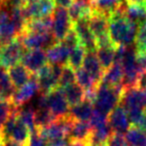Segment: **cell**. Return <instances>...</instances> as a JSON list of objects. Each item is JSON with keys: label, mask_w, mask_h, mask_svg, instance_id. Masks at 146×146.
Wrapping results in <instances>:
<instances>
[{"label": "cell", "mask_w": 146, "mask_h": 146, "mask_svg": "<svg viewBox=\"0 0 146 146\" xmlns=\"http://www.w3.org/2000/svg\"><path fill=\"white\" fill-rule=\"evenodd\" d=\"M119 105L125 111L131 109H146V90L138 89L136 87L123 89L120 97Z\"/></svg>", "instance_id": "obj_8"}, {"label": "cell", "mask_w": 146, "mask_h": 146, "mask_svg": "<svg viewBox=\"0 0 146 146\" xmlns=\"http://www.w3.org/2000/svg\"><path fill=\"white\" fill-rule=\"evenodd\" d=\"M125 18L129 22L138 26L146 22V3L144 4H127Z\"/></svg>", "instance_id": "obj_21"}, {"label": "cell", "mask_w": 146, "mask_h": 146, "mask_svg": "<svg viewBox=\"0 0 146 146\" xmlns=\"http://www.w3.org/2000/svg\"><path fill=\"white\" fill-rule=\"evenodd\" d=\"M47 98V107L49 111L56 118H62L68 115L69 105L64 97L62 89L55 88L48 94H46Z\"/></svg>", "instance_id": "obj_10"}, {"label": "cell", "mask_w": 146, "mask_h": 146, "mask_svg": "<svg viewBox=\"0 0 146 146\" xmlns=\"http://www.w3.org/2000/svg\"><path fill=\"white\" fill-rule=\"evenodd\" d=\"M47 62L50 64L64 66L67 64L68 56L70 53V49L67 48L62 43H56L53 46H51L46 51Z\"/></svg>", "instance_id": "obj_15"}, {"label": "cell", "mask_w": 146, "mask_h": 146, "mask_svg": "<svg viewBox=\"0 0 146 146\" xmlns=\"http://www.w3.org/2000/svg\"><path fill=\"white\" fill-rule=\"evenodd\" d=\"M107 123L112 133L122 134L126 133L130 128V122L125 109L122 106L117 105L107 116Z\"/></svg>", "instance_id": "obj_12"}, {"label": "cell", "mask_w": 146, "mask_h": 146, "mask_svg": "<svg viewBox=\"0 0 146 146\" xmlns=\"http://www.w3.org/2000/svg\"><path fill=\"white\" fill-rule=\"evenodd\" d=\"M72 83H75V70H73L70 66L66 64L62 66V70H61L60 76H59L57 87L63 89V88L67 87Z\"/></svg>", "instance_id": "obj_34"}, {"label": "cell", "mask_w": 146, "mask_h": 146, "mask_svg": "<svg viewBox=\"0 0 146 146\" xmlns=\"http://www.w3.org/2000/svg\"><path fill=\"white\" fill-rule=\"evenodd\" d=\"M124 0H93L91 3L92 11L109 18L110 14L123 2Z\"/></svg>", "instance_id": "obj_25"}, {"label": "cell", "mask_w": 146, "mask_h": 146, "mask_svg": "<svg viewBox=\"0 0 146 146\" xmlns=\"http://www.w3.org/2000/svg\"><path fill=\"white\" fill-rule=\"evenodd\" d=\"M68 146H88L87 143L82 141H75V140H70Z\"/></svg>", "instance_id": "obj_45"}, {"label": "cell", "mask_w": 146, "mask_h": 146, "mask_svg": "<svg viewBox=\"0 0 146 146\" xmlns=\"http://www.w3.org/2000/svg\"><path fill=\"white\" fill-rule=\"evenodd\" d=\"M72 29L76 33L79 43L87 51H96V40L88 26V18H81L73 23Z\"/></svg>", "instance_id": "obj_11"}, {"label": "cell", "mask_w": 146, "mask_h": 146, "mask_svg": "<svg viewBox=\"0 0 146 146\" xmlns=\"http://www.w3.org/2000/svg\"><path fill=\"white\" fill-rule=\"evenodd\" d=\"M70 139L69 138H60V139L51 140L47 143V146H68Z\"/></svg>", "instance_id": "obj_42"}, {"label": "cell", "mask_w": 146, "mask_h": 146, "mask_svg": "<svg viewBox=\"0 0 146 146\" xmlns=\"http://www.w3.org/2000/svg\"><path fill=\"white\" fill-rule=\"evenodd\" d=\"M57 118L49 111L48 108H44V109H39L36 110L34 113V123L35 128L36 129H40L42 127H45L51 122L55 121Z\"/></svg>", "instance_id": "obj_33"}, {"label": "cell", "mask_w": 146, "mask_h": 146, "mask_svg": "<svg viewBox=\"0 0 146 146\" xmlns=\"http://www.w3.org/2000/svg\"><path fill=\"white\" fill-rule=\"evenodd\" d=\"M20 63L31 73L36 74L37 71L41 69L47 62V57L45 50H27L24 52Z\"/></svg>", "instance_id": "obj_13"}, {"label": "cell", "mask_w": 146, "mask_h": 146, "mask_svg": "<svg viewBox=\"0 0 146 146\" xmlns=\"http://www.w3.org/2000/svg\"><path fill=\"white\" fill-rule=\"evenodd\" d=\"M52 27L51 33L57 43L61 42L67 35V33L72 29V22L69 18L66 8L55 7L52 13Z\"/></svg>", "instance_id": "obj_5"}, {"label": "cell", "mask_w": 146, "mask_h": 146, "mask_svg": "<svg viewBox=\"0 0 146 146\" xmlns=\"http://www.w3.org/2000/svg\"><path fill=\"white\" fill-rule=\"evenodd\" d=\"M86 54V50L81 44L77 45L73 49L70 50L68 56V61H67V65L70 66L73 70H77V69L81 68L82 63H83L84 57Z\"/></svg>", "instance_id": "obj_30"}, {"label": "cell", "mask_w": 146, "mask_h": 146, "mask_svg": "<svg viewBox=\"0 0 146 146\" xmlns=\"http://www.w3.org/2000/svg\"><path fill=\"white\" fill-rule=\"evenodd\" d=\"M105 146H128L127 142L125 140V137L122 134L111 133V135L106 140Z\"/></svg>", "instance_id": "obj_38"}, {"label": "cell", "mask_w": 146, "mask_h": 146, "mask_svg": "<svg viewBox=\"0 0 146 146\" xmlns=\"http://www.w3.org/2000/svg\"><path fill=\"white\" fill-rule=\"evenodd\" d=\"M68 15L71 22L75 23L81 18H88L92 12L91 5L85 4V3L78 2V1H73V3L68 7Z\"/></svg>", "instance_id": "obj_24"}, {"label": "cell", "mask_w": 146, "mask_h": 146, "mask_svg": "<svg viewBox=\"0 0 146 146\" xmlns=\"http://www.w3.org/2000/svg\"><path fill=\"white\" fill-rule=\"evenodd\" d=\"M122 91H123V87L121 84L115 87H108V86L99 84L95 98L93 100L94 109L108 116V114L116 106L119 105Z\"/></svg>", "instance_id": "obj_2"}, {"label": "cell", "mask_w": 146, "mask_h": 146, "mask_svg": "<svg viewBox=\"0 0 146 146\" xmlns=\"http://www.w3.org/2000/svg\"><path fill=\"white\" fill-rule=\"evenodd\" d=\"M26 146H47V141L39 134L38 130L36 129L34 132L30 133V137Z\"/></svg>", "instance_id": "obj_39"}, {"label": "cell", "mask_w": 146, "mask_h": 146, "mask_svg": "<svg viewBox=\"0 0 146 146\" xmlns=\"http://www.w3.org/2000/svg\"><path fill=\"white\" fill-rule=\"evenodd\" d=\"M127 4H144L146 3V0H125Z\"/></svg>", "instance_id": "obj_46"}, {"label": "cell", "mask_w": 146, "mask_h": 146, "mask_svg": "<svg viewBox=\"0 0 146 146\" xmlns=\"http://www.w3.org/2000/svg\"><path fill=\"white\" fill-rule=\"evenodd\" d=\"M134 43L136 52H146V22L139 26Z\"/></svg>", "instance_id": "obj_35"}, {"label": "cell", "mask_w": 146, "mask_h": 146, "mask_svg": "<svg viewBox=\"0 0 146 146\" xmlns=\"http://www.w3.org/2000/svg\"><path fill=\"white\" fill-rule=\"evenodd\" d=\"M91 131L92 129L88 122L75 121V120H73L68 138L70 140L82 141L88 144V140H89Z\"/></svg>", "instance_id": "obj_20"}, {"label": "cell", "mask_w": 146, "mask_h": 146, "mask_svg": "<svg viewBox=\"0 0 146 146\" xmlns=\"http://www.w3.org/2000/svg\"><path fill=\"white\" fill-rule=\"evenodd\" d=\"M97 146H105V145H97Z\"/></svg>", "instance_id": "obj_50"}, {"label": "cell", "mask_w": 146, "mask_h": 146, "mask_svg": "<svg viewBox=\"0 0 146 146\" xmlns=\"http://www.w3.org/2000/svg\"><path fill=\"white\" fill-rule=\"evenodd\" d=\"M0 100H2L1 99V91H0Z\"/></svg>", "instance_id": "obj_49"}, {"label": "cell", "mask_w": 146, "mask_h": 146, "mask_svg": "<svg viewBox=\"0 0 146 146\" xmlns=\"http://www.w3.org/2000/svg\"><path fill=\"white\" fill-rule=\"evenodd\" d=\"M52 27V16H47L44 18L35 19L25 23L23 32L28 33H48L51 32Z\"/></svg>", "instance_id": "obj_22"}, {"label": "cell", "mask_w": 146, "mask_h": 146, "mask_svg": "<svg viewBox=\"0 0 146 146\" xmlns=\"http://www.w3.org/2000/svg\"><path fill=\"white\" fill-rule=\"evenodd\" d=\"M93 103L89 100L85 99L81 103L77 105L71 106L69 108L68 115L75 121H82L88 122L91 118V115L93 113Z\"/></svg>", "instance_id": "obj_16"}, {"label": "cell", "mask_w": 146, "mask_h": 146, "mask_svg": "<svg viewBox=\"0 0 146 146\" xmlns=\"http://www.w3.org/2000/svg\"><path fill=\"white\" fill-rule=\"evenodd\" d=\"M17 38L21 41L23 47L26 50H36L41 49L45 50L49 49L51 46L56 44V40L53 37L52 33H28L22 32Z\"/></svg>", "instance_id": "obj_4"}, {"label": "cell", "mask_w": 146, "mask_h": 146, "mask_svg": "<svg viewBox=\"0 0 146 146\" xmlns=\"http://www.w3.org/2000/svg\"><path fill=\"white\" fill-rule=\"evenodd\" d=\"M82 68L93 78V80L97 84H100L102 75L104 70L100 65L98 58L96 56V51H86L85 57H84Z\"/></svg>", "instance_id": "obj_14"}, {"label": "cell", "mask_w": 146, "mask_h": 146, "mask_svg": "<svg viewBox=\"0 0 146 146\" xmlns=\"http://www.w3.org/2000/svg\"><path fill=\"white\" fill-rule=\"evenodd\" d=\"M75 81L85 91V93L95 91L99 85L94 81L93 78L82 67L75 71Z\"/></svg>", "instance_id": "obj_27"}, {"label": "cell", "mask_w": 146, "mask_h": 146, "mask_svg": "<svg viewBox=\"0 0 146 146\" xmlns=\"http://www.w3.org/2000/svg\"><path fill=\"white\" fill-rule=\"evenodd\" d=\"M34 109L31 107L29 102L18 107V114H17L18 119L28 128L30 133H32V132H34L36 130L34 123Z\"/></svg>", "instance_id": "obj_28"}, {"label": "cell", "mask_w": 146, "mask_h": 146, "mask_svg": "<svg viewBox=\"0 0 146 146\" xmlns=\"http://www.w3.org/2000/svg\"><path fill=\"white\" fill-rule=\"evenodd\" d=\"M73 119L69 115L62 118H57L55 121L51 122L45 127L37 129L41 136L46 141L60 139V138H68Z\"/></svg>", "instance_id": "obj_3"}, {"label": "cell", "mask_w": 146, "mask_h": 146, "mask_svg": "<svg viewBox=\"0 0 146 146\" xmlns=\"http://www.w3.org/2000/svg\"><path fill=\"white\" fill-rule=\"evenodd\" d=\"M3 146H25V145H22V144H20V143H17V142L8 140V141L3 143Z\"/></svg>", "instance_id": "obj_47"}, {"label": "cell", "mask_w": 146, "mask_h": 146, "mask_svg": "<svg viewBox=\"0 0 146 146\" xmlns=\"http://www.w3.org/2000/svg\"><path fill=\"white\" fill-rule=\"evenodd\" d=\"M13 107H14V105L10 101L0 100V131L2 129L4 123L6 122L7 118L10 115Z\"/></svg>", "instance_id": "obj_36"}, {"label": "cell", "mask_w": 146, "mask_h": 146, "mask_svg": "<svg viewBox=\"0 0 146 146\" xmlns=\"http://www.w3.org/2000/svg\"><path fill=\"white\" fill-rule=\"evenodd\" d=\"M134 127L138 128V129H140L141 131H143L146 133V109H145V112H144L143 116L141 117V119L139 120V122L137 123V125L134 126Z\"/></svg>", "instance_id": "obj_44"}, {"label": "cell", "mask_w": 146, "mask_h": 146, "mask_svg": "<svg viewBox=\"0 0 146 146\" xmlns=\"http://www.w3.org/2000/svg\"><path fill=\"white\" fill-rule=\"evenodd\" d=\"M136 61L140 70H146V52H139L136 54Z\"/></svg>", "instance_id": "obj_41"}, {"label": "cell", "mask_w": 146, "mask_h": 146, "mask_svg": "<svg viewBox=\"0 0 146 146\" xmlns=\"http://www.w3.org/2000/svg\"><path fill=\"white\" fill-rule=\"evenodd\" d=\"M96 56L104 71L108 69L114 63L115 48L114 47H103L96 49Z\"/></svg>", "instance_id": "obj_32"}, {"label": "cell", "mask_w": 146, "mask_h": 146, "mask_svg": "<svg viewBox=\"0 0 146 146\" xmlns=\"http://www.w3.org/2000/svg\"><path fill=\"white\" fill-rule=\"evenodd\" d=\"M7 72H8L11 83L13 84L15 89L20 88L21 86L26 84L32 76V74L21 63H18V64L8 68Z\"/></svg>", "instance_id": "obj_19"}, {"label": "cell", "mask_w": 146, "mask_h": 146, "mask_svg": "<svg viewBox=\"0 0 146 146\" xmlns=\"http://www.w3.org/2000/svg\"><path fill=\"white\" fill-rule=\"evenodd\" d=\"M17 38V32L11 20L9 7L5 3L0 4V48Z\"/></svg>", "instance_id": "obj_7"}, {"label": "cell", "mask_w": 146, "mask_h": 146, "mask_svg": "<svg viewBox=\"0 0 146 146\" xmlns=\"http://www.w3.org/2000/svg\"><path fill=\"white\" fill-rule=\"evenodd\" d=\"M62 92L69 106H74L85 100V91L77 83H72L63 88Z\"/></svg>", "instance_id": "obj_23"}, {"label": "cell", "mask_w": 146, "mask_h": 146, "mask_svg": "<svg viewBox=\"0 0 146 146\" xmlns=\"http://www.w3.org/2000/svg\"><path fill=\"white\" fill-rule=\"evenodd\" d=\"M38 93L39 87L37 78L35 74H32L31 78L26 84L21 86L20 88L15 89V92L11 98L10 102L16 107H20V106L30 102V100H32Z\"/></svg>", "instance_id": "obj_9"}, {"label": "cell", "mask_w": 146, "mask_h": 146, "mask_svg": "<svg viewBox=\"0 0 146 146\" xmlns=\"http://www.w3.org/2000/svg\"><path fill=\"white\" fill-rule=\"evenodd\" d=\"M108 24H109V21L107 17L95 11H92L90 16L88 17V26L95 38L107 34Z\"/></svg>", "instance_id": "obj_17"}, {"label": "cell", "mask_w": 146, "mask_h": 146, "mask_svg": "<svg viewBox=\"0 0 146 146\" xmlns=\"http://www.w3.org/2000/svg\"><path fill=\"white\" fill-rule=\"evenodd\" d=\"M108 35L115 48L119 46H132L135 42L138 31L137 24L131 23L126 18L109 19Z\"/></svg>", "instance_id": "obj_1"}, {"label": "cell", "mask_w": 146, "mask_h": 146, "mask_svg": "<svg viewBox=\"0 0 146 146\" xmlns=\"http://www.w3.org/2000/svg\"><path fill=\"white\" fill-rule=\"evenodd\" d=\"M33 1H38V0H33Z\"/></svg>", "instance_id": "obj_51"}, {"label": "cell", "mask_w": 146, "mask_h": 146, "mask_svg": "<svg viewBox=\"0 0 146 146\" xmlns=\"http://www.w3.org/2000/svg\"><path fill=\"white\" fill-rule=\"evenodd\" d=\"M74 0H53L57 7H62V8H68L73 3Z\"/></svg>", "instance_id": "obj_43"}, {"label": "cell", "mask_w": 146, "mask_h": 146, "mask_svg": "<svg viewBox=\"0 0 146 146\" xmlns=\"http://www.w3.org/2000/svg\"><path fill=\"white\" fill-rule=\"evenodd\" d=\"M74 1H78V2H82V3H85V4L91 5V3H92L93 0H74Z\"/></svg>", "instance_id": "obj_48"}, {"label": "cell", "mask_w": 146, "mask_h": 146, "mask_svg": "<svg viewBox=\"0 0 146 146\" xmlns=\"http://www.w3.org/2000/svg\"><path fill=\"white\" fill-rule=\"evenodd\" d=\"M136 88L141 90H146V70L139 73L136 82Z\"/></svg>", "instance_id": "obj_40"}, {"label": "cell", "mask_w": 146, "mask_h": 146, "mask_svg": "<svg viewBox=\"0 0 146 146\" xmlns=\"http://www.w3.org/2000/svg\"><path fill=\"white\" fill-rule=\"evenodd\" d=\"M29 137H30V132H29L28 128L17 118L16 123L9 135V140L26 146L28 143Z\"/></svg>", "instance_id": "obj_29"}, {"label": "cell", "mask_w": 146, "mask_h": 146, "mask_svg": "<svg viewBox=\"0 0 146 146\" xmlns=\"http://www.w3.org/2000/svg\"><path fill=\"white\" fill-rule=\"evenodd\" d=\"M124 137L128 146H146V133L134 126L126 131Z\"/></svg>", "instance_id": "obj_31"}, {"label": "cell", "mask_w": 146, "mask_h": 146, "mask_svg": "<svg viewBox=\"0 0 146 146\" xmlns=\"http://www.w3.org/2000/svg\"><path fill=\"white\" fill-rule=\"evenodd\" d=\"M21 41L15 38L10 43L0 48V67L7 69L20 63L25 52Z\"/></svg>", "instance_id": "obj_6"}, {"label": "cell", "mask_w": 146, "mask_h": 146, "mask_svg": "<svg viewBox=\"0 0 146 146\" xmlns=\"http://www.w3.org/2000/svg\"><path fill=\"white\" fill-rule=\"evenodd\" d=\"M122 78H123V70L121 65L118 63H113L103 72L100 84L108 87H115L121 84Z\"/></svg>", "instance_id": "obj_18"}, {"label": "cell", "mask_w": 146, "mask_h": 146, "mask_svg": "<svg viewBox=\"0 0 146 146\" xmlns=\"http://www.w3.org/2000/svg\"><path fill=\"white\" fill-rule=\"evenodd\" d=\"M59 43H62L64 46H66L67 48H69L71 50V49H73L74 47H76L77 45H79V39H78L77 35H76V33L74 32V30L73 29H71L70 31H69L68 33H67V35L64 37V39H63L61 42Z\"/></svg>", "instance_id": "obj_37"}, {"label": "cell", "mask_w": 146, "mask_h": 146, "mask_svg": "<svg viewBox=\"0 0 146 146\" xmlns=\"http://www.w3.org/2000/svg\"><path fill=\"white\" fill-rule=\"evenodd\" d=\"M0 91H1V99L10 101L15 92V87L11 83L7 69L0 67Z\"/></svg>", "instance_id": "obj_26"}]
</instances>
